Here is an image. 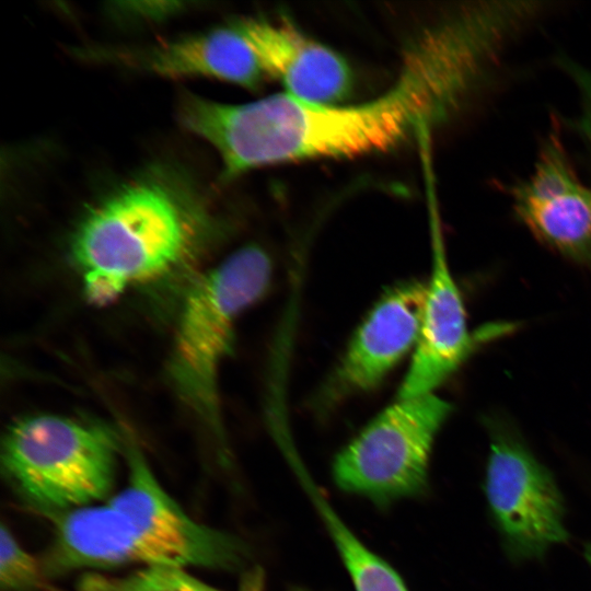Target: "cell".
I'll use <instances>...</instances> for the list:
<instances>
[{"label": "cell", "mask_w": 591, "mask_h": 591, "mask_svg": "<svg viewBox=\"0 0 591 591\" xmlns=\"http://www.w3.org/2000/svg\"><path fill=\"white\" fill-rule=\"evenodd\" d=\"M103 60L165 78H207L255 90L266 73L242 20L146 46L102 50Z\"/></svg>", "instance_id": "cell-11"}, {"label": "cell", "mask_w": 591, "mask_h": 591, "mask_svg": "<svg viewBox=\"0 0 591 591\" xmlns=\"http://www.w3.org/2000/svg\"><path fill=\"white\" fill-rule=\"evenodd\" d=\"M451 412L434 393L398 398L336 455L335 484L380 506L422 495L434 440Z\"/></svg>", "instance_id": "cell-5"}, {"label": "cell", "mask_w": 591, "mask_h": 591, "mask_svg": "<svg viewBox=\"0 0 591 591\" xmlns=\"http://www.w3.org/2000/svg\"><path fill=\"white\" fill-rule=\"evenodd\" d=\"M584 557L591 568V542L584 546Z\"/></svg>", "instance_id": "cell-17"}, {"label": "cell", "mask_w": 591, "mask_h": 591, "mask_svg": "<svg viewBox=\"0 0 591 591\" xmlns=\"http://www.w3.org/2000/svg\"><path fill=\"white\" fill-rule=\"evenodd\" d=\"M72 591H224L186 568L171 565L144 566L123 576L83 572Z\"/></svg>", "instance_id": "cell-15"}, {"label": "cell", "mask_w": 591, "mask_h": 591, "mask_svg": "<svg viewBox=\"0 0 591 591\" xmlns=\"http://www.w3.org/2000/svg\"><path fill=\"white\" fill-rule=\"evenodd\" d=\"M47 577L39 558L26 552L9 526L0 530V588L1 591H44Z\"/></svg>", "instance_id": "cell-16"}, {"label": "cell", "mask_w": 591, "mask_h": 591, "mask_svg": "<svg viewBox=\"0 0 591 591\" xmlns=\"http://www.w3.org/2000/svg\"><path fill=\"white\" fill-rule=\"evenodd\" d=\"M127 482L106 500L123 512L163 564L236 571L247 549L237 537L193 520L162 487L141 450L125 444Z\"/></svg>", "instance_id": "cell-7"}, {"label": "cell", "mask_w": 591, "mask_h": 591, "mask_svg": "<svg viewBox=\"0 0 591 591\" xmlns=\"http://www.w3.org/2000/svg\"><path fill=\"white\" fill-rule=\"evenodd\" d=\"M242 23L266 76L277 79L288 94L321 104L349 94L352 76L344 58L289 20L254 18Z\"/></svg>", "instance_id": "cell-13"}, {"label": "cell", "mask_w": 591, "mask_h": 591, "mask_svg": "<svg viewBox=\"0 0 591 591\" xmlns=\"http://www.w3.org/2000/svg\"><path fill=\"white\" fill-rule=\"evenodd\" d=\"M300 482L333 538L356 591H408L390 564L370 551L344 523L329 502L304 473Z\"/></svg>", "instance_id": "cell-14"}, {"label": "cell", "mask_w": 591, "mask_h": 591, "mask_svg": "<svg viewBox=\"0 0 591 591\" xmlns=\"http://www.w3.org/2000/svg\"><path fill=\"white\" fill-rule=\"evenodd\" d=\"M200 194L184 176L158 167L92 206L73 231L70 252L94 305L173 268L209 228Z\"/></svg>", "instance_id": "cell-2"}, {"label": "cell", "mask_w": 591, "mask_h": 591, "mask_svg": "<svg viewBox=\"0 0 591 591\" xmlns=\"http://www.w3.org/2000/svg\"><path fill=\"white\" fill-rule=\"evenodd\" d=\"M270 278L267 253L256 245L244 246L193 283L179 314L172 376L223 451L220 368L232 349L237 320L265 294Z\"/></svg>", "instance_id": "cell-4"}, {"label": "cell", "mask_w": 591, "mask_h": 591, "mask_svg": "<svg viewBox=\"0 0 591 591\" xmlns=\"http://www.w3.org/2000/svg\"><path fill=\"white\" fill-rule=\"evenodd\" d=\"M46 519L53 525V540L39 560L48 580L77 570L164 565L128 518L106 501Z\"/></svg>", "instance_id": "cell-12"}, {"label": "cell", "mask_w": 591, "mask_h": 591, "mask_svg": "<svg viewBox=\"0 0 591 591\" xmlns=\"http://www.w3.org/2000/svg\"><path fill=\"white\" fill-rule=\"evenodd\" d=\"M123 443L105 425L60 415H33L7 429L2 474L16 497L47 517L109 499Z\"/></svg>", "instance_id": "cell-3"}, {"label": "cell", "mask_w": 591, "mask_h": 591, "mask_svg": "<svg viewBox=\"0 0 591 591\" xmlns=\"http://www.w3.org/2000/svg\"><path fill=\"white\" fill-rule=\"evenodd\" d=\"M427 283L404 280L386 289L363 318L320 393L322 404L337 403L379 385L416 347Z\"/></svg>", "instance_id": "cell-10"}, {"label": "cell", "mask_w": 591, "mask_h": 591, "mask_svg": "<svg viewBox=\"0 0 591 591\" xmlns=\"http://www.w3.org/2000/svg\"><path fill=\"white\" fill-rule=\"evenodd\" d=\"M507 192L515 218L537 241L571 262L591 263V186L578 176L556 124L533 173Z\"/></svg>", "instance_id": "cell-8"}, {"label": "cell", "mask_w": 591, "mask_h": 591, "mask_svg": "<svg viewBox=\"0 0 591 591\" xmlns=\"http://www.w3.org/2000/svg\"><path fill=\"white\" fill-rule=\"evenodd\" d=\"M493 77L482 35L448 15L405 51L399 73L383 94L364 103L308 102L288 93L245 104L185 94L178 118L219 154L223 177L285 162L354 158L420 139L465 106Z\"/></svg>", "instance_id": "cell-1"}, {"label": "cell", "mask_w": 591, "mask_h": 591, "mask_svg": "<svg viewBox=\"0 0 591 591\" xmlns=\"http://www.w3.org/2000/svg\"><path fill=\"white\" fill-rule=\"evenodd\" d=\"M432 266L420 334L397 398L434 393L476 348L477 344L509 331L510 325H490L471 334L460 290L452 277L440 221L431 206Z\"/></svg>", "instance_id": "cell-9"}, {"label": "cell", "mask_w": 591, "mask_h": 591, "mask_svg": "<svg viewBox=\"0 0 591 591\" xmlns=\"http://www.w3.org/2000/svg\"><path fill=\"white\" fill-rule=\"evenodd\" d=\"M484 494L511 561L542 559L551 547L568 542L565 500L553 474L502 427L490 430Z\"/></svg>", "instance_id": "cell-6"}]
</instances>
